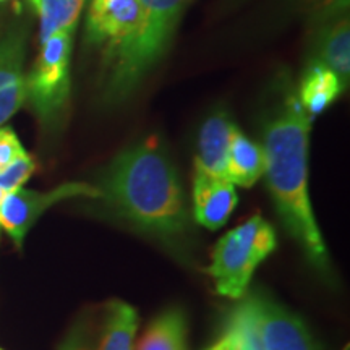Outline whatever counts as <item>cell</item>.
Segmentation results:
<instances>
[{
	"label": "cell",
	"mask_w": 350,
	"mask_h": 350,
	"mask_svg": "<svg viewBox=\"0 0 350 350\" xmlns=\"http://www.w3.org/2000/svg\"><path fill=\"white\" fill-rule=\"evenodd\" d=\"M261 350H317L304 321L260 294H245Z\"/></svg>",
	"instance_id": "obj_8"
},
{
	"label": "cell",
	"mask_w": 350,
	"mask_h": 350,
	"mask_svg": "<svg viewBox=\"0 0 350 350\" xmlns=\"http://www.w3.org/2000/svg\"><path fill=\"white\" fill-rule=\"evenodd\" d=\"M230 310L217 336L203 350H261L253 318L245 297Z\"/></svg>",
	"instance_id": "obj_16"
},
{
	"label": "cell",
	"mask_w": 350,
	"mask_h": 350,
	"mask_svg": "<svg viewBox=\"0 0 350 350\" xmlns=\"http://www.w3.org/2000/svg\"><path fill=\"white\" fill-rule=\"evenodd\" d=\"M0 2H5V0H0Z\"/></svg>",
	"instance_id": "obj_24"
},
{
	"label": "cell",
	"mask_w": 350,
	"mask_h": 350,
	"mask_svg": "<svg viewBox=\"0 0 350 350\" xmlns=\"http://www.w3.org/2000/svg\"><path fill=\"white\" fill-rule=\"evenodd\" d=\"M34 169H36V164H34L33 157L26 152L18 161H15L5 172L0 174V185L10 193L16 188L23 187V183L33 175Z\"/></svg>",
	"instance_id": "obj_19"
},
{
	"label": "cell",
	"mask_w": 350,
	"mask_h": 350,
	"mask_svg": "<svg viewBox=\"0 0 350 350\" xmlns=\"http://www.w3.org/2000/svg\"><path fill=\"white\" fill-rule=\"evenodd\" d=\"M187 329L182 310H167L146 327L135 350H187Z\"/></svg>",
	"instance_id": "obj_17"
},
{
	"label": "cell",
	"mask_w": 350,
	"mask_h": 350,
	"mask_svg": "<svg viewBox=\"0 0 350 350\" xmlns=\"http://www.w3.org/2000/svg\"><path fill=\"white\" fill-rule=\"evenodd\" d=\"M237 201L239 196L234 183L195 169L193 216L198 224L209 230L221 229L237 206Z\"/></svg>",
	"instance_id": "obj_10"
},
{
	"label": "cell",
	"mask_w": 350,
	"mask_h": 350,
	"mask_svg": "<svg viewBox=\"0 0 350 350\" xmlns=\"http://www.w3.org/2000/svg\"><path fill=\"white\" fill-rule=\"evenodd\" d=\"M7 193H8V191L5 190V188L0 185V204H2V201H3V198H5V196H7ZM0 230H2V227H0Z\"/></svg>",
	"instance_id": "obj_23"
},
{
	"label": "cell",
	"mask_w": 350,
	"mask_h": 350,
	"mask_svg": "<svg viewBox=\"0 0 350 350\" xmlns=\"http://www.w3.org/2000/svg\"><path fill=\"white\" fill-rule=\"evenodd\" d=\"M86 0H41V44L52 34L75 29Z\"/></svg>",
	"instance_id": "obj_18"
},
{
	"label": "cell",
	"mask_w": 350,
	"mask_h": 350,
	"mask_svg": "<svg viewBox=\"0 0 350 350\" xmlns=\"http://www.w3.org/2000/svg\"><path fill=\"white\" fill-rule=\"evenodd\" d=\"M266 170V152L261 144L252 142L239 129L230 139L227 156L226 178L234 185L252 187L260 180Z\"/></svg>",
	"instance_id": "obj_13"
},
{
	"label": "cell",
	"mask_w": 350,
	"mask_h": 350,
	"mask_svg": "<svg viewBox=\"0 0 350 350\" xmlns=\"http://www.w3.org/2000/svg\"><path fill=\"white\" fill-rule=\"evenodd\" d=\"M139 23L138 0H91L86 18L88 41L106 47L109 57L131 41Z\"/></svg>",
	"instance_id": "obj_9"
},
{
	"label": "cell",
	"mask_w": 350,
	"mask_h": 350,
	"mask_svg": "<svg viewBox=\"0 0 350 350\" xmlns=\"http://www.w3.org/2000/svg\"><path fill=\"white\" fill-rule=\"evenodd\" d=\"M25 38L13 33L0 42V126L26 103Z\"/></svg>",
	"instance_id": "obj_11"
},
{
	"label": "cell",
	"mask_w": 350,
	"mask_h": 350,
	"mask_svg": "<svg viewBox=\"0 0 350 350\" xmlns=\"http://www.w3.org/2000/svg\"><path fill=\"white\" fill-rule=\"evenodd\" d=\"M275 245L273 226L261 216L247 219L219 239L209 266L217 294L242 299L256 268L274 252Z\"/></svg>",
	"instance_id": "obj_4"
},
{
	"label": "cell",
	"mask_w": 350,
	"mask_h": 350,
	"mask_svg": "<svg viewBox=\"0 0 350 350\" xmlns=\"http://www.w3.org/2000/svg\"><path fill=\"white\" fill-rule=\"evenodd\" d=\"M25 154V148L21 146L15 131L8 126H0V174L5 172L15 161Z\"/></svg>",
	"instance_id": "obj_20"
},
{
	"label": "cell",
	"mask_w": 350,
	"mask_h": 350,
	"mask_svg": "<svg viewBox=\"0 0 350 350\" xmlns=\"http://www.w3.org/2000/svg\"><path fill=\"white\" fill-rule=\"evenodd\" d=\"M0 350H2V349H0Z\"/></svg>",
	"instance_id": "obj_25"
},
{
	"label": "cell",
	"mask_w": 350,
	"mask_h": 350,
	"mask_svg": "<svg viewBox=\"0 0 350 350\" xmlns=\"http://www.w3.org/2000/svg\"><path fill=\"white\" fill-rule=\"evenodd\" d=\"M29 3H31L34 12L39 13V10H41V0H29Z\"/></svg>",
	"instance_id": "obj_22"
},
{
	"label": "cell",
	"mask_w": 350,
	"mask_h": 350,
	"mask_svg": "<svg viewBox=\"0 0 350 350\" xmlns=\"http://www.w3.org/2000/svg\"><path fill=\"white\" fill-rule=\"evenodd\" d=\"M310 126V116L292 98L265 130V174L282 224L314 268L326 271L329 256L308 190Z\"/></svg>",
	"instance_id": "obj_2"
},
{
	"label": "cell",
	"mask_w": 350,
	"mask_h": 350,
	"mask_svg": "<svg viewBox=\"0 0 350 350\" xmlns=\"http://www.w3.org/2000/svg\"><path fill=\"white\" fill-rule=\"evenodd\" d=\"M72 34L59 31L44 41L41 54L25 78L26 100L44 125L59 119L68 100Z\"/></svg>",
	"instance_id": "obj_5"
},
{
	"label": "cell",
	"mask_w": 350,
	"mask_h": 350,
	"mask_svg": "<svg viewBox=\"0 0 350 350\" xmlns=\"http://www.w3.org/2000/svg\"><path fill=\"white\" fill-rule=\"evenodd\" d=\"M142 23L122 49L107 57L104 96L109 104L125 100L167 51L188 0H138Z\"/></svg>",
	"instance_id": "obj_3"
},
{
	"label": "cell",
	"mask_w": 350,
	"mask_h": 350,
	"mask_svg": "<svg viewBox=\"0 0 350 350\" xmlns=\"http://www.w3.org/2000/svg\"><path fill=\"white\" fill-rule=\"evenodd\" d=\"M350 0H310V13L318 23H329L344 16Z\"/></svg>",
	"instance_id": "obj_21"
},
{
	"label": "cell",
	"mask_w": 350,
	"mask_h": 350,
	"mask_svg": "<svg viewBox=\"0 0 350 350\" xmlns=\"http://www.w3.org/2000/svg\"><path fill=\"white\" fill-rule=\"evenodd\" d=\"M342 81L332 70L314 62L300 83L299 103L310 117L325 112L344 91Z\"/></svg>",
	"instance_id": "obj_15"
},
{
	"label": "cell",
	"mask_w": 350,
	"mask_h": 350,
	"mask_svg": "<svg viewBox=\"0 0 350 350\" xmlns=\"http://www.w3.org/2000/svg\"><path fill=\"white\" fill-rule=\"evenodd\" d=\"M138 312L111 299L85 310L59 350H135Z\"/></svg>",
	"instance_id": "obj_6"
},
{
	"label": "cell",
	"mask_w": 350,
	"mask_h": 350,
	"mask_svg": "<svg viewBox=\"0 0 350 350\" xmlns=\"http://www.w3.org/2000/svg\"><path fill=\"white\" fill-rule=\"evenodd\" d=\"M318 60L347 86L350 78V26L347 16H340L325 25L317 44Z\"/></svg>",
	"instance_id": "obj_14"
},
{
	"label": "cell",
	"mask_w": 350,
	"mask_h": 350,
	"mask_svg": "<svg viewBox=\"0 0 350 350\" xmlns=\"http://www.w3.org/2000/svg\"><path fill=\"white\" fill-rule=\"evenodd\" d=\"M70 198H99L98 187L91 183L70 182L49 191H34L16 188L7 193L0 204V227L13 240L16 247H23L28 230L55 203Z\"/></svg>",
	"instance_id": "obj_7"
},
{
	"label": "cell",
	"mask_w": 350,
	"mask_h": 350,
	"mask_svg": "<svg viewBox=\"0 0 350 350\" xmlns=\"http://www.w3.org/2000/svg\"><path fill=\"white\" fill-rule=\"evenodd\" d=\"M98 190L104 208L135 229L169 242L187 234L182 183L169 156L154 142L119 152L104 169Z\"/></svg>",
	"instance_id": "obj_1"
},
{
	"label": "cell",
	"mask_w": 350,
	"mask_h": 350,
	"mask_svg": "<svg viewBox=\"0 0 350 350\" xmlns=\"http://www.w3.org/2000/svg\"><path fill=\"white\" fill-rule=\"evenodd\" d=\"M237 126L232 124L227 113H214L204 122L200 130L198 156H196V170L211 175V177L226 178L227 156H229L230 139Z\"/></svg>",
	"instance_id": "obj_12"
}]
</instances>
